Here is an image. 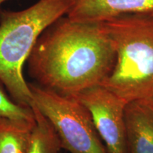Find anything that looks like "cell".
Instances as JSON below:
<instances>
[{"label": "cell", "instance_id": "52a82bcc", "mask_svg": "<svg viewBox=\"0 0 153 153\" xmlns=\"http://www.w3.org/2000/svg\"><path fill=\"white\" fill-rule=\"evenodd\" d=\"M128 153H153V99H140L125 108Z\"/></svg>", "mask_w": 153, "mask_h": 153}, {"label": "cell", "instance_id": "9c48e42d", "mask_svg": "<svg viewBox=\"0 0 153 153\" xmlns=\"http://www.w3.org/2000/svg\"><path fill=\"white\" fill-rule=\"evenodd\" d=\"M31 108L35 117V124L30 133L26 153H59L62 146L54 128L35 104Z\"/></svg>", "mask_w": 153, "mask_h": 153}, {"label": "cell", "instance_id": "277c9868", "mask_svg": "<svg viewBox=\"0 0 153 153\" xmlns=\"http://www.w3.org/2000/svg\"><path fill=\"white\" fill-rule=\"evenodd\" d=\"M33 104L46 117L70 153H108L89 112L71 96L28 83Z\"/></svg>", "mask_w": 153, "mask_h": 153}, {"label": "cell", "instance_id": "8fae6325", "mask_svg": "<svg viewBox=\"0 0 153 153\" xmlns=\"http://www.w3.org/2000/svg\"><path fill=\"white\" fill-rule=\"evenodd\" d=\"M6 1H7V0H0V7H1V5L2 4V3H4Z\"/></svg>", "mask_w": 153, "mask_h": 153}, {"label": "cell", "instance_id": "3957f363", "mask_svg": "<svg viewBox=\"0 0 153 153\" xmlns=\"http://www.w3.org/2000/svg\"><path fill=\"white\" fill-rule=\"evenodd\" d=\"M116 59L101 85L127 104L153 99V16L131 15L102 22Z\"/></svg>", "mask_w": 153, "mask_h": 153}, {"label": "cell", "instance_id": "5b68a950", "mask_svg": "<svg viewBox=\"0 0 153 153\" xmlns=\"http://www.w3.org/2000/svg\"><path fill=\"white\" fill-rule=\"evenodd\" d=\"M71 97L89 112L108 153H128L125 101L102 85L88 88Z\"/></svg>", "mask_w": 153, "mask_h": 153}, {"label": "cell", "instance_id": "7a4b0ae2", "mask_svg": "<svg viewBox=\"0 0 153 153\" xmlns=\"http://www.w3.org/2000/svg\"><path fill=\"white\" fill-rule=\"evenodd\" d=\"M70 0H38L20 11H0V81L17 104L31 108L33 95L24 66L38 38L66 16Z\"/></svg>", "mask_w": 153, "mask_h": 153}, {"label": "cell", "instance_id": "8992f818", "mask_svg": "<svg viewBox=\"0 0 153 153\" xmlns=\"http://www.w3.org/2000/svg\"><path fill=\"white\" fill-rule=\"evenodd\" d=\"M131 15L153 16V0H70L66 16L76 22L102 23Z\"/></svg>", "mask_w": 153, "mask_h": 153}, {"label": "cell", "instance_id": "6da1fadb", "mask_svg": "<svg viewBox=\"0 0 153 153\" xmlns=\"http://www.w3.org/2000/svg\"><path fill=\"white\" fill-rule=\"evenodd\" d=\"M115 59L114 45L101 23L65 16L41 33L27 62L34 83L72 96L101 85Z\"/></svg>", "mask_w": 153, "mask_h": 153}, {"label": "cell", "instance_id": "30bf717a", "mask_svg": "<svg viewBox=\"0 0 153 153\" xmlns=\"http://www.w3.org/2000/svg\"><path fill=\"white\" fill-rule=\"evenodd\" d=\"M0 116L21 121L35 123V117L31 108L21 106L15 102L4 91L0 81Z\"/></svg>", "mask_w": 153, "mask_h": 153}, {"label": "cell", "instance_id": "ba28073f", "mask_svg": "<svg viewBox=\"0 0 153 153\" xmlns=\"http://www.w3.org/2000/svg\"><path fill=\"white\" fill-rule=\"evenodd\" d=\"M34 124L0 116V153H26Z\"/></svg>", "mask_w": 153, "mask_h": 153}]
</instances>
